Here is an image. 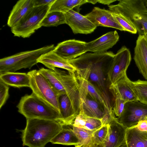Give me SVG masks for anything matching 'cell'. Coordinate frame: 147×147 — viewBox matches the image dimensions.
<instances>
[{
    "mask_svg": "<svg viewBox=\"0 0 147 147\" xmlns=\"http://www.w3.org/2000/svg\"><path fill=\"white\" fill-rule=\"evenodd\" d=\"M112 51L102 53H86L73 59L77 67L87 66L90 69L89 79L97 86V88L102 96L107 107V113H113L110 100L105 84L103 68L111 64L115 55Z\"/></svg>",
    "mask_w": 147,
    "mask_h": 147,
    "instance_id": "obj_1",
    "label": "cell"
},
{
    "mask_svg": "<svg viewBox=\"0 0 147 147\" xmlns=\"http://www.w3.org/2000/svg\"><path fill=\"white\" fill-rule=\"evenodd\" d=\"M59 122L50 120L26 119L25 129L21 130L23 146L45 147L63 128Z\"/></svg>",
    "mask_w": 147,
    "mask_h": 147,
    "instance_id": "obj_2",
    "label": "cell"
},
{
    "mask_svg": "<svg viewBox=\"0 0 147 147\" xmlns=\"http://www.w3.org/2000/svg\"><path fill=\"white\" fill-rule=\"evenodd\" d=\"M17 107L18 112L26 119H42L61 123V117L59 112L33 92L22 97Z\"/></svg>",
    "mask_w": 147,
    "mask_h": 147,
    "instance_id": "obj_3",
    "label": "cell"
},
{
    "mask_svg": "<svg viewBox=\"0 0 147 147\" xmlns=\"http://www.w3.org/2000/svg\"><path fill=\"white\" fill-rule=\"evenodd\" d=\"M116 5L108 6L109 10L120 14L128 19L139 35L147 34V9L143 0H121Z\"/></svg>",
    "mask_w": 147,
    "mask_h": 147,
    "instance_id": "obj_4",
    "label": "cell"
},
{
    "mask_svg": "<svg viewBox=\"0 0 147 147\" xmlns=\"http://www.w3.org/2000/svg\"><path fill=\"white\" fill-rule=\"evenodd\" d=\"M54 45L19 53L0 59V72H15L23 68L30 69L38 63L42 55L54 49Z\"/></svg>",
    "mask_w": 147,
    "mask_h": 147,
    "instance_id": "obj_5",
    "label": "cell"
},
{
    "mask_svg": "<svg viewBox=\"0 0 147 147\" xmlns=\"http://www.w3.org/2000/svg\"><path fill=\"white\" fill-rule=\"evenodd\" d=\"M50 7L44 5L33 7L18 24L11 28L14 36L24 38L30 36L41 27V23Z\"/></svg>",
    "mask_w": 147,
    "mask_h": 147,
    "instance_id": "obj_6",
    "label": "cell"
},
{
    "mask_svg": "<svg viewBox=\"0 0 147 147\" xmlns=\"http://www.w3.org/2000/svg\"><path fill=\"white\" fill-rule=\"evenodd\" d=\"M30 77V87L37 96L57 110L60 113L58 94L38 71L33 70L27 73Z\"/></svg>",
    "mask_w": 147,
    "mask_h": 147,
    "instance_id": "obj_7",
    "label": "cell"
},
{
    "mask_svg": "<svg viewBox=\"0 0 147 147\" xmlns=\"http://www.w3.org/2000/svg\"><path fill=\"white\" fill-rule=\"evenodd\" d=\"M77 68L75 74L79 85L80 101L86 98L89 95L92 99L103 106L106 114L107 107L102 96L97 88L88 80L89 68L85 66Z\"/></svg>",
    "mask_w": 147,
    "mask_h": 147,
    "instance_id": "obj_8",
    "label": "cell"
},
{
    "mask_svg": "<svg viewBox=\"0 0 147 147\" xmlns=\"http://www.w3.org/2000/svg\"><path fill=\"white\" fill-rule=\"evenodd\" d=\"M131 59L130 51L125 46H122L115 55L107 73L109 86L116 82L126 73Z\"/></svg>",
    "mask_w": 147,
    "mask_h": 147,
    "instance_id": "obj_9",
    "label": "cell"
},
{
    "mask_svg": "<svg viewBox=\"0 0 147 147\" xmlns=\"http://www.w3.org/2000/svg\"><path fill=\"white\" fill-rule=\"evenodd\" d=\"M117 119L127 128L134 126L139 121L147 119V105L138 101L127 102L121 115Z\"/></svg>",
    "mask_w": 147,
    "mask_h": 147,
    "instance_id": "obj_10",
    "label": "cell"
},
{
    "mask_svg": "<svg viewBox=\"0 0 147 147\" xmlns=\"http://www.w3.org/2000/svg\"><path fill=\"white\" fill-rule=\"evenodd\" d=\"M86 43L74 39L67 40L58 43L53 51L67 60L73 59L87 52Z\"/></svg>",
    "mask_w": 147,
    "mask_h": 147,
    "instance_id": "obj_11",
    "label": "cell"
},
{
    "mask_svg": "<svg viewBox=\"0 0 147 147\" xmlns=\"http://www.w3.org/2000/svg\"><path fill=\"white\" fill-rule=\"evenodd\" d=\"M65 14L66 24L70 27L75 34H90L97 28L84 16L73 9L69 10Z\"/></svg>",
    "mask_w": 147,
    "mask_h": 147,
    "instance_id": "obj_12",
    "label": "cell"
},
{
    "mask_svg": "<svg viewBox=\"0 0 147 147\" xmlns=\"http://www.w3.org/2000/svg\"><path fill=\"white\" fill-rule=\"evenodd\" d=\"M109 89L115 98L118 97L126 102L138 101L133 82L126 73L116 82L109 85Z\"/></svg>",
    "mask_w": 147,
    "mask_h": 147,
    "instance_id": "obj_13",
    "label": "cell"
},
{
    "mask_svg": "<svg viewBox=\"0 0 147 147\" xmlns=\"http://www.w3.org/2000/svg\"><path fill=\"white\" fill-rule=\"evenodd\" d=\"M84 16L97 27L102 26L125 31L110 10L94 7L91 11Z\"/></svg>",
    "mask_w": 147,
    "mask_h": 147,
    "instance_id": "obj_14",
    "label": "cell"
},
{
    "mask_svg": "<svg viewBox=\"0 0 147 147\" xmlns=\"http://www.w3.org/2000/svg\"><path fill=\"white\" fill-rule=\"evenodd\" d=\"M107 136L102 144L94 147H118L125 141L127 128L120 123L115 117L108 124Z\"/></svg>",
    "mask_w": 147,
    "mask_h": 147,
    "instance_id": "obj_15",
    "label": "cell"
},
{
    "mask_svg": "<svg viewBox=\"0 0 147 147\" xmlns=\"http://www.w3.org/2000/svg\"><path fill=\"white\" fill-rule=\"evenodd\" d=\"M119 39V36L116 31L109 32L93 40L87 42V51L94 53L106 52L117 43Z\"/></svg>",
    "mask_w": 147,
    "mask_h": 147,
    "instance_id": "obj_16",
    "label": "cell"
},
{
    "mask_svg": "<svg viewBox=\"0 0 147 147\" xmlns=\"http://www.w3.org/2000/svg\"><path fill=\"white\" fill-rule=\"evenodd\" d=\"M53 50L42 55L38 59V63L43 64L50 69L59 68L67 70L68 72L75 73L76 72L77 68L76 67L68 60L59 55Z\"/></svg>",
    "mask_w": 147,
    "mask_h": 147,
    "instance_id": "obj_17",
    "label": "cell"
},
{
    "mask_svg": "<svg viewBox=\"0 0 147 147\" xmlns=\"http://www.w3.org/2000/svg\"><path fill=\"white\" fill-rule=\"evenodd\" d=\"M134 59L139 71L147 80V39L139 35L134 49Z\"/></svg>",
    "mask_w": 147,
    "mask_h": 147,
    "instance_id": "obj_18",
    "label": "cell"
},
{
    "mask_svg": "<svg viewBox=\"0 0 147 147\" xmlns=\"http://www.w3.org/2000/svg\"><path fill=\"white\" fill-rule=\"evenodd\" d=\"M34 0H20L13 7L8 18L7 25L11 28L18 24L34 7Z\"/></svg>",
    "mask_w": 147,
    "mask_h": 147,
    "instance_id": "obj_19",
    "label": "cell"
},
{
    "mask_svg": "<svg viewBox=\"0 0 147 147\" xmlns=\"http://www.w3.org/2000/svg\"><path fill=\"white\" fill-rule=\"evenodd\" d=\"M0 80L7 85L14 87H30V77L28 73L11 71L1 72Z\"/></svg>",
    "mask_w": 147,
    "mask_h": 147,
    "instance_id": "obj_20",
    "label": "cell"
},
{
    "mask_svg": "<svg viewBox=\"0 0 147 147\" xmlns=\"http://www.w3.org/2000/svg\"><path fill=\"white\" fill-rule=\"evenodd\" d=\"M88 96L80 102L79 114L101 120L106 115L105 113L101 109L99 103L92 98H88Z\"/></svg>",
    "mask_w": 147,
    "mask_h": 147,
    "instance_id": "obj_21",
    "label": "cell"
},
{
    "mask_svg": "<svg viewBox=\"0 0 147 147\" xmlns=\"http://www.w3.org/2000/svg\"><path fill=\"white\" fill-rule=\"evenodd\" d=\"M61 123L63 126H73L76 116L73 112L70 101L65 94H61L59 97Z\"/></svg>",
    "mask_w": 147,
    "mask_h": 147,
    "instance_id": "obj_22",
    "label": "cell"
},
{
    "mask_svg": "<svg viewBox=\"0 0 147 147\" xmlns=\"http://www.w3.org/2000/svg\"><path fill=\"white\" fill-rule=\"evenodd\" d=\"M125 142L127 147H147V132L141 131L135 126L127 128Z\"/></svg>",
    "mask_w": 147,
    "mask_h": 147,
    "instance_id": "obj_23",
    "label": "cell"
},
{
    "mask_svg": "<svg viewBox=\"0 0 147 147\" xmlns=\"http://www.w3.org/2000/svg\"><path fill=\"white\" fill-rule=\"evenodd\" d=\"M87 3V0H55L51 6L49 12L56 11L65 13L75 8L79 12L80 7Z\"/></svg>",
    "mask_w": 147,
    "mask_h": 147,
    "instance_id": "obj_24",
    "label": "cell"
},
{
    "mask_svg": "<svg viewBox=\"0 0 147 147\" xmlns=\"http://www.w3.org/2000/svg\"><path fill=\"white\" fill-rule=\"evenodd\" d=\"M51 142L54 144L74 145L75 146L79 145L78 138L73 129L63 127L51 140Z\"/></svg>",
    "mask_w": 147,
    "mask_h": 147,
    "instance_id": "obj_25",
    "label": "cell"
},
{
    "mask_svg": "<svg viewBox=\"0 0 147 147\" xmlns=\"http://www.w3.org/2000/svg\"><path fill=\"white\" fill-rule=\"evenodd\" d=\"M102 126L100 120L79 114L75 118L72 126L94 131Z\"/></svg>",
    "mask_w": 147,
    "mask_h": 147,
    "instance_id": "obj_26",
    "label": "cell"
},
{
    "mask_svg": "<svg viewBox=\"0 0 147 147\" xmlns=\"http://www.w3.org/2000/svg\"><path fill=\"white\" fill-rule=\"evenodd\" d=\"M66 24L65 13L58 11H49L42 22L41 26L50 27L57 26L63 24Z\"/></svg>",
    "mask_w": 147,
    "mask_h": 147,
    "instance_id": "obj_27",
    "label": "cell"
},
{
    "mask_svg": "<svg viewBox=\"0 0 147 147\" xmlns=\"http://www.w3.org/2000/svg\"><path fill=\"white\" fill-rule=\"evenodd\" d=\"M133 82L138 101L147 105V81L138 80Z\"/></svg>",
    "mask_w": 147,
    "mask_h": 147,
    "instance_id": "obj_28",
    "label": "cell"
},
{
    "mask_svg": "<svg viewBox=\"0 0 147 147\" xmlns=\"http://www.w3.org/2000/svg\"><path fill=\"white\" fill-rule=\"evenodd\" d=\"M72 129L78 138V145L87 144L92 141L94 131L74 126Z\"/></svg>",
    "mask_w": 147,
    "mask_h": 147,
    "instance_id": "obj_29",
    "label": "cell"
},
{
    "mask_svg": "<svg viewBox=\"0 0 147 147\" xmlns=\"http://www.w3.org/2000/svg\"><path fill=\"white\" fill-rule=\"evenodd\" d=\"M109 129L108 125H102L94 131L92 141L94 144H101L105 141L107 136Z\"/></svg>",
    "mask_w": 147,
    "mask_h": 147,
    "instance_id": "obj_30",
    "label": "cell"
},
{
    "mask_svg": "<svg viewBox=\"0 0 147 147\" xmlns=\"http://www.w3.org/2000/svg\"><path fill=\"white\" fill-rule=\"evenodd\" d=\"M112 14L120 24L125 29V31L133 34L137 33V30L134 25L126 17L118 13L112 12Z\"/></svg>",
    "mask_w": 147,
    "mask_h": 147,
    "instance_id": "obj_31",
    "label": "cell"
},
{
    "mask_svg": "<svg viewBox=\"0 0 147 147\" xmlns=\"http://www.w3.org/2000/svg\"><path fill=\"white\" fill-rule=\"evenodd\" d=\"M115 99L113 111L115 115L119 117L122 114L126 102L118 97Z\"/></svg>",
    "mask_w": 147,
    "mask_h": 147,
    "instance_id": "obj_32",
    "label": "cell"
},
{
    "mask_svg": "<svg viewBox=\"0 0 147 147\" xmlns=\"http://www.w3.org/2000/svg\"><path fill=\"white\" fill-rule=\"evenodd\" d=\"M0 80V109L4 105L9 96V87Z\"/></svg>",
    "mask_w": 147,
    "mask_h": 147,
    "instance_id": "obj_33",
    "label": "cell"
},
{
    "mask_svg": "<svg viewBox=\"0 0 147 147\" xmlns=\"http://www.w3.org/2000/svg\"><path fill=\"white\" fill-rule=\"evenodd\" d=\"M55 0H34V7L47 5L51 6Z\"/></svg>",
    "mask_w": 147,
    "mask_h": 147,
    "instance_id": "obj_34",
    "label": "cell"
},
{
    "mask_svg": "<svg viewBox=\"0 0 147 147\" xmlns=\"http://www.w3.org/2000/svg\"><path fill=\"white\" fill-rule=\"evenodd\" d=\"M134 126L141 131L147 132V119L139 121Z\"/></svg>",
    "mask_w": 147,
    "mask_h": 147,
    "instance_id": "obj_35",
    "label": "cell"
},
{
    "mask_svg": "<svg viewBox=\"0 0 147 147\" xmlns=\"http://www.w3.org/2000/svg\"><path fill=\"white\" fill-rule=\"evenodd\" d=\"M116 1L117 0H97V2L98 3L104 5H107L109 6L110 5L111 3Z\"/></svg>",
    "mask_w": 147,
    "mask_h": 147,
    "instance_id": "obj_36",
    "label": "cell"
},
{
    "mask_svg": "<svg viewBox=\"0 0 147 147\" xmlns=\"http://www.w3.org/2000/svg\"><path fill=\"white\" fill-rule=\"evenodd\" d=\"M94 144L92 141L89 144L75 146V147H94Z\"/></svg>",
    "mask_w": 147,
    "mask_h": 147,
    "instance_id": "obj_37",
    "label": "cell"
},
{
    "mask_svg": "<svg viewBox=\"0 0 147 147\" xmlns=\"http://www.w3.org/2000/svg\"><path fill=\"white\" fill-rule=\"evenodd\" d=\"M88 3H90L93 4L96 3L97 2V0H87Z\"/></svg>",
    "mask_w": 147,
    "mask_h": 147,
    "instance_id": "obj_38",
    "label": "cell"
},
{
    "mask_svg": "<svg viewBox=\"0 0 147 147\" xmlns=\"http://www.w3.org/2000/svg\"><path fill=\"white\" fill-rule=\"evenodd\" d=\"M118 147H127L125 141Z\"/></svg>",
    "mask_w": 147,
    "mask_h": 147,
    "instance_id": "obj_39",
    "label": "cell"
},
{
    "mask_svg": "<svg viewBox=\"0 0 147 147\" xmlns=\"http://www.w3.org/2000/svg\"><path fill=\"white\" fill-rule=\"evenodd\" d=\"M145 5L147 9V0H143Z\"/></svg>",
    "mask_w": 147,
    "mask_h": 147,
    "instance_id": "obj_40",
    "label": "cell"
},
{
    "mask_svg": "<svg viewBox=\"0 0 147 147\" xmlns=\"http://www.w3.org/2000/svg\"><path fill=\"white\" fill-rule=\"evenodd\" d=\"M144 36L147 39V34H145Z\"/></svg>",
    "mask_w": 147,
    "mask_h": 147,
    "instance_id": "obj_41",
    "label": "cell"
}]
</instances>
